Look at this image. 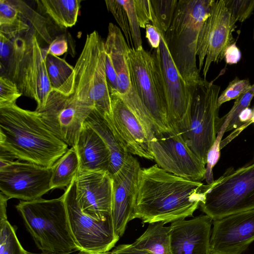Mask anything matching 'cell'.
<instances>
[{
	"label": "cell",
	"instance_id": "33",
	"mask_svg": "<svg viewBox=\"0 0 254 254\" xmlns=\"http://www.w3.org/2000/svg\"><path fill=\"white\" fill-rule=\"evenodd\" d=\"M254 97V84L252 85L247 92L236 99L232 108L227 113L229 116V121L226 132L239 127V115L244 109L249 107Z\"/></svg>",
	"mask_w": 254,
	"mask_h": 254
},
{
	"label": "cell",
	"instance_id": "38",
	"mask_svg": "<svg viewBox=\"0 0 254 254\" xmlns=\"http://www.w3.org/2000/svg\"><path fill=\"white\" fill-rule=\"evenodd\" d=\"M140 27L145 28L152 20L149 0H133Z\"/></svg>",
	"mask_w": 254,
	"mask_h": 254
},
{
	"label": "cell",
	"instance_id": "35",
	"mask_svg": "<svg viewBox=\"0 0 254 254\" xmlns=\"http://www.w3.org/2000/svg\"><path fill=\"white\" fill-rule=\"evenodd\" d=\"M225 5L236 21L244 22L254 10V0H224Z\"/></svg>",
	"mask_w": 254,
	"mask_h": 254
},
{
	"label": "cell",
	"instance_id": "41",
	"mask_svg": "<svg viewBox=\"0 0 254 254\" xmlns=\"http://www.w3.org/2000/svg\"><path fill=\"white\" fill-rule=\"evenodd\" d=\"M146 37L152 48L156 49L159 47L160 35L156 27L151 24L145 26Z\"/></svg>",
	"mask_w": 254,
	"mask_h": 254
},
{
	"label": "cell",
	"instance_id": "21",
	"mask_svg": "<svg viewBox=\"0 0 254 254\" xmlns=\"http://www.w3.org/2000/svg\"><path fill=\"white\" fill-rule=\"evenodd\" d=\"M74 148L79 160L78 170L109 171V151L99 135L85 122Z\"/></svg>",
	"mask_w": 254,
	"mask_h": 254
},
{
	"label": "cell",
	"instance_id": "12",
	"mask_svg": "<svg viewBox=\"0 0 254 254\" xmlns=\"http://www.w3.org/2000/svg\"><path fill=\"white\" fill-rule=\"evenodd\" d=\"M155 27L160 35V43L153 54L159 65L166 92L169 121L174 130L183 134L190 127V94L170 54L164 33Z\"/></svg>",
	"mask_w": 254,
	"mask_h": 254
},
{
	"label": "cell",
	"instance_id": "25",
	"mask_svg": "<svg viewBox=\"0 0 254 254\" xmlns=\"http://www.w3.org/2000/svg\"><path fill=\"white\" fill-rule=\"evenodd\" d=\"M165 223H149L146 231L132 245L151 254H171V227L164 226Z\"/></svg>",
	"mask_w": 254,
	"mask_h": 254
},
{
	"label": "cell",
	"instance_id": "16",
	"mask_svg": "<svg viewBox=\"0 0 254 254\" xmlns=\"http://www.w3.org/2000/svg\"><path fill=\"white\" fill-rule=\"evenodd\" d=\"M109 91L112 114L105 119L128 153L153 160L151 139L145 127L117 91Z\"/></svg>",
	"mask_w": 254,
	"mask_h": 254
},
{
	"label": "cell",
	"instance_id": "37",
	"mask_svg": "<svg viewBox=\"0 0 254 254\" xmlns=\"http://www.w3.org/2000/svg\"><path fill=\"white\" fill-rule=\"evenodd\" d=\"M22 95L16 83L8 77H0V107L16 103Z\"/></svg>",
	"mask_w": 254,
	"mask_h": 254
},
{
	"label": "cell",
	"instance_id": "39",
	"mask_svg": "<svg viewBox=\"0 0 254 254\" xmlns=\"http://www.w3.org/2000/svg\"><path fill=\"white\" fill-rule=\"evenodd\" d=\"M0 67L6 70L12 53V39H10L0 33Z\"/></svg>",
	"mask_w": 254,
	"mask_h": 254
},
{
	"label": "cell",
	"instance_id": "40",
	"mask_svg": "<svg viewBox=\"0 0 254 254\" xmlns=\"http://www.w3.org/2000/svg\"><path fill=\"white\" fill-rule=\"evenodd\" d=\"M68 50L67 40L63 36L53 40L46 53L54 56L59 57L66 53Z\"/></svg>",
	"mask_w": 254,
	"mask_h": 254
},
{
	"label": "cell",
	"instance_id": "43",
	"mask_svg": "<svg viewBox=\"0 0 254 254\" xmlns=\"http://www.w3.org/2000/svg\"><path fill=\"white\" fill-rule=\"evenodd\" d=\"M241 58V52L235 43L230 46L225 51L224 58L227 64H236L240 60Z\"/></svg>",
	"mask_w": 254,
	"mask_h": 254
},
{
	"label": "cell",
	"instance_id": "46",
	"mask_svg": "<svg viewBox=\"0 0 254 254\" xmlns=\"http://www.w3.org/2000/svg\"><path fill=\"white\" fill-rule=\"evenodd\" d=\"M249 123L250 124H252L253 123H254V110H253V115H252V119H251V120L249 121Z\"/></svg>",
	"mask_w": 254,
	"mask_h": 254
},
{
	"label": "cell",
	"instance_id": "42",
	"mask_svg": "<svg viewBox=\"0 0 254 254\" xmlns=\"http://www.w3.org/2000/svg\"><path fill=\"white\" fill-rule=\"evenodd\" d=\"M112 254H151L149 252L137 249L132 244H123L116 247L112 251Z\"/></svg>",
	"mask_w": 254,
	"mask_h": 254
},
{
	"label": "cell",
	"instance_id": "7",
	"mask_svg": "<svg viewBox=\"0 0 254 254\" xmlns=\"http://www.w3.org/2000/svg\"><path fill=\"white\" fill-rule=\"evenodd\" d=\"M131 86L146 110L154 135L174 131L168 119L166 92L158 63L142 47L127 55Z\"/></svg>",
	"mask_w": 254,
	"mask_h": 254
},
{
	"label": "cell",
	"instance_id": "17",
	"mask_svg": "<svg viewBox=\"0 0 254 254\" xmlns=\"http://www.w3.org/2000/svg\"><path fill=\"white\" fill-rule=\"evenodd\" d=\"M210 254H242L254 241V209L213 220Z\"/></svg>",
	"mask_w": 254,
	"mask_h": 254
},
{
	"label": "cell",
	"instance_id": "15",
	"mask_svg": "<svg viewBox=\"0 0 254 254\" xmlns=\"http://www.w3.org/2000/svg\"><path fill=\"white\" fill-rule=\"evenodd\" d=\"M52 174V167L12 161L0 168V192L23 201L41 198L51 190Z\"/></svg>",
	"mask_w": 254,
	"mask_h": 254
},
{
	"label": "cell",
	"instance_id": "30",
	"mask_svg": "<svg viewBox=\"0 0 254 254\" xmlns=\"http://www.w3.org/2000/svg\"><path fill=\"white\" fill-rule=\"evenodd\" d=\"M46 65L49 80L53 89L62 86L70 76L74 67L64 59L46 54Z\"/></svg>",
	"mask_w": 254,
	"mask_h": 254
},
{
	"label": "cell",
	"instance_id": "13",
	"mask_svg": "<svg viewBox=\"0 0 254 254\" xmlns=\"http://www.w3.org/2000/svg\"><path fill=\"white\" fill-rule=\"evenodd\" d=\"M93 110L71 95L51 90L38 115L49 129L70 147H75L81 127Z\"/></svg>",
	"mask_w": 254,
	"mask_h": 254
},
{
	"label": "cell",
	"instance_id": "9",
	"mask_svg": "<svg viewBox=\"0 0 254 254\" xmlns=\"http://www.w3.org/2000/svg\"><path fill=\"white\" fill-rule=\"evenodd\" d=\"M199 206L213 220L254 209V162L236 170L230 167L205 185Z\"/></svg>",
	"mask_w": 254,
	"mask_h": 254
},
{
	"label": "cell",
	"instance_id": "1",
	"mask_svg": "<svg viewBox=\"0 0 254 254\" xmlns=\"http://www.w3.org/2000/svg\"><path fill=\"white\" fill-rule=\"evenodd\" d=\"M204 196L201 182L175 175L157 164L141 168L132 219L166 224L191 217Z\"/></svg>",
	"mask_w": 254,
	"mask_h": 254
},
{
	"label": "cell",
	"instance_id": "3",
	"mask_svg": "<svg viewBox=\"0 0 254 254\" xmlns=\"http://www.w3.org/2000/svg\"><path fill=\"white\" fill-rule=\"evenodd\" d=\"M104 41L94 30L86 35L74 70L58 91L71 95L104 118L112 114L111 100L105 69Z\"/></svg>",
	"mask_w": 254,
	"mask_h": 254
},
{
	"label": "cell",
	"instance_id": "44",
	"mask_svg": "<svg viewBox=\"0 0 254 254\" xmlns=\"http://www.w3.org/2000/svg\"><path fill=\"white\" fill-rule=\"evenodd\" d=\"M253 110L249 107L244 109L239 117V127L245 123L249 122L252 119Z\"/></svg>",
	"mask_w": 254,
	"mask_h": 254
},
{
	"label": "cell",
	"instance_id": "22",
	"mask_svg": "<svg viewBox=\"0 0 254 254\" xmlns=\"http://www.w3.org/2000/svg\"><path fill=\"white\" fill-rule=\"evenodd\" d=\"M104 49L117 75V92L121 95L126 94L131 87L127 61L130 48L120 28L112 23L109 24Z\"/></svg>",
	"mask_w": 254,
	"mask_h": 254
},
{
	"label": "cell",
	"instance_id": "45",
	"mask_svg": "<svg viewBox=\"0 0 254 254\" xmlns=\"http://www.w3.org/2000/svg\"><path fill=\"white\" fill-rule=\"evenodd\" d=\"M106 253H102V254H105ZM28 254H44V253H40V254H37V253H30V252H28ZM76 254H91V253H85V252H80L79 253Z\"/></svg>",
	"mask_w": 254,
	"mask_h": 254
},
{
	"label": "cell",
	"instance_id": "31",
	"mask_svg": "<svg viewBox=\"0 0 254 254\" xmlns=\"http://www.w3.org/2000/svg\"><path fill=\"white\" fill-rule=\"evenodd\" d=\"M105 2L108 10L113 14L123 32L129 47L134 48L129 22L124 7L117 0H107Z\"/></svg>",
	"mask_w": 254,
	"mask_h": 254
},
{
	"label": "cell",
	"instance_id": "8",
	"mask_svg": "<svg viewBox=\"0 0 254 254\" xmlns=\"http://www.w3.org/2000/svg\"><path fill=\"white\" fill-rule=\"evenodd\" d=\"M188 87L190 94V127L183 135L193 152L206 165L208 152L225 121L224 117H219L220 87L202 78Z\"/></svg>",
	"mask_w": 254,
	"mask_h": 254
},
{
	"label": "cell",
	"instance_id": "26",
	"mask_svg": "<svg viewBox=\"0 0 254 254\" xmlns=\"http://www.w3.org/2000/svg\"><path fill=\"white\" fill-rule=\"evenodd\" d=\"M78 169L76 151L70 147L52 166L51 190L67 188L75 178Z\"/></svg>",
	"mask_w": 254,
	"mask_h": 254
},
{
	"label": "cell",
	"instance_id": "19",
	"mask_svg": "<svg viewBox=\"0 0 254 254\" xmlns=\"http://www.w3.org/2000/svg\"><path fill=\"white\" fill-rule=\"evenodd\" d=\"M140 169L137 160L129 153L120 170L112 175L111 216L115 232L120 237L132 220Z\"/></svg>",
	"mask_w": 254,
	"mask_h": 254
},
{
	"label": "cell",
	"instance_id": "36",
	"mask_svg": "<svg viewBox=\"0 0 254 254\" xmlns=\"http://www.w3.org/2000/svg\"><path fill=\"white\" fill-rule=\"evenodd\" d=\"M128 18L134 48L137 49L142 46V39L133 0H120Z\"/></svg>",
	"mask_w": 254,
	"mask_h": 254
},
{
	"label": "cell",
	"instance_id": "11",
	"mask_svg": "<svg viewBox=\"0 0 254 254\" xmlns=\"http://www.w3.org/2000/svg\"><path fill=\"white\" fill-rule=\"evenodd\" d=\"M236 22L228 10L224 0H213L209 15L200 31L197 46L199 72L204 64V79L211 64L222 61L227 49L235 43L233 33L237 27Z\"/></svg>",
	"mask_w": 254,
	"mask_h": 254
},
{
	"label": "cell",
	"instance_id": "47",
	"mask_svg": "<svg viewBox=\"0 0 254 254\" xmlns=\"http://www.w3.org/2000/svg\"><path fill=\"white\" fill-rule=\"evenodd\" d=\"M253 40H254V31H253Z\"/></svg>",
	"mask_w": 254,
	"mask_h": 254
},
{
	"label": "cell",
	"instance_id": "2",
	"mask_svg": "<svg viewBox=\"0 0 254 254\" xmlns=\"http://www.w3.org/2000/svg\"><path fill=\"white\" fill-rule=\"evenodd\" d=\"M0 149L17 160L51 167L68 149L38 112L16 103L0 107Z\"/></svg>",
	"mask_w": 254,
	"mask_h": 254
},
{
	"label": "cell",
	"instance_id": "4",
	"mask_svg": "<svg viewBox=\"0 0 254 254\" xmlns=\"http://www.w3.org/2000/svg\"><path fill=\"white\" fill-rule=\"evenodd\" d=\"M212 1L179 0L172 23L164 34L170 54L188 86L201 78L196 66L197 46Z\"/></svg>",
	"mask_w": 254,
	"mask_h": 254
},
{
	"label": "cell",
	"instance_id": "5",
	"mask_svg": "<svg viewBox=\"0 0 254 254\" xmlns=\"http://www.w3.org/2000/svg\"><path fill=\"white\" fill-rule=\"evenodd\" d=\"M15 207L42 253L71 254L79 251L70 230L63 195L52 199L41 197L20 200Z\"/></svg>",
	"mask_w": 254,
	"mask_h": 254
},
{
	"label": "cell",
	"instance_id": "28",
	"mask_svg": "<svg viewBox=\"0 0 254 254\" xmlns=\"http://www.w3.org/2000/svg\"><path fill=\"white\" fill-rule=\"evenodd\" d=\"M29 27L11 0H0V32L12 39L28 31Z\"/></svg>",
	"mask_w": 254,
	"mask_h": 254
},
{
	"label": "cell",
	"instance_id": "27",
	"mask_svg": "<svg viewBox=\"0 0 254 254\" xmlns=\"http://www.w3.org/2000/svg\"><path fill=\"white\" fill-rule=\"evenodd\" d=\"M9 198L0 194V254H28L21 246L16 234L15 227L11 225L6 214Z\"/></svg>",
	"mask_w": 254,
	"mask_h": 254
},
{
	"label": "cell",
	"instance_id": "29",
	"mask_svg": "<svg viewBox=\"0 0 254 254\" xmlns=\"http://www.w3.org/2000/svg\"><path fill=\"white\" fill-rule=\"evenodd\" d=\"M152 25L164 33L169 28L176 10L178 0H149Z\"/></svg>",
	"mask_w": 254,
	"mask_h": 254
},
{
	"label": "cell",
	"instance_id": "18",
	"mask_svg": "<svg viewBox=\"0 0 254 254\" xmlns=\"http://www.w3.org/2000/svg\"><path fill=\"white\" fill-rule=\"evenodd\" d=\"M76 198L84 213L98 220L111 217L112 178L108 171L78 170Z\"/></svg>",
	"mask_w": 254,
	"mask_h": 254
},
{
	"label": "cell",
	"instance_id": "34",
	"mask_svg": "<svg viewBox=\"0 0 254 254\" xmlns=\"http://www.w3.org/2000/svg\"><path fill=\"white\" fill-rule=\"evenodd\" d=\"M252 85L248 79H240L236 77L232 80L218 99V106L220 107L223 103L236 99L247 92Z\"/></svg>",
	"mask_w": 254,
	"mask_h": 254
},
{
	"label": "cell",
	"instance_id": "24",
	"mask_svg": "<svg viewBox=\"0 0 254 254\" xmlns=\"http://www.w3.org/2000/svg\"><path fill=\"white\" fill-rule=\"evenodd\" d=\"M38 9L63 28L73 26L79 15L80 0H37Z\"/></svg>",
	"mask_w": 254,
	"mask_h": 254
},
{
	"label": "cell",
	"instance_id": "14",
	"mask_svg": "<svg viewBox=\"0 0 254 254\" xmlns=\"http://www.w3.org/2000/svg\"><path fill=\"white\" fill-rule=\"evenodd\" d=\"M153 160L166 171L197 182L205 179L206 167L188 145L183 134L174 130L155 135L150 141Z\"/></svg>",
	"mask_w": 254,
	"mask_h": 254
},
{
	"label": "cell",
	"instance_id": "23",
	"mask_svg": "<svg viewBox=\"0 0 254 254\" xmlns=\"http://www.w3.org/2000/svg\"><path fill=\"white\" fill-rule=\"evenodd\" d=\"M101 137L110 155L109 172L111 175L116 173L123 165L128 153L123 147L113 130L97 112L93 110L85 121Z\"/></svg>",
	"mask_w": 254,
	"mask_h": 254
},
{
	"label": "cell",
	"instance_id": "10",
	"mask_svg": "<svg viewBox=\"0 0 254 254\" xmlns=\"http://www.w3.org/2000/svg\"><path fill=\"white\" fill-rule=\"evenodd\" d=\"M75 179L63 196L70 230L78 250L95 254L110 252L120 238L115 232L112 216L105 220H98L83 212L76 198Z\"/></svg>",
	"mask_w": 254,
	"mask_h": 254
},
{
	"label": "cell",
	"instance_id": "6",
	"mask_svg": "<svg viewBox=\"0 0 254 254\" xmlns=\"http://www.w3.org/2000/svg\"><path fill=\"white\" fill-rule=\"evenodd\" d=\"M12 53L6 67L8 77L22 95L34 99L36 111L45 107L52 90L46 65V50H43L33 30L12 39Z\"/></svg>",
	"mask_w": 254,
	"mask_h": 254
},
{
	"label": "cell",
	"instance_id": "32",
	"mask_svg": "<svg viewBox=\"0 0 254 254\" xmlns=\"http://www.w3.org/2000/svg\"><path fill=\"white\" fill-rule=\"evenodd\" d=\"M225 121L222 125L218 134L216 140L208 152L206 164V173L205 179L207 184H211L214 180L213 179V169L218 162L220 157V143L222 136L226 132V129L229 123V117L228 115L224 116Z\"/></svg>",
	"mask_w": 254,
	"mask_h": 254
},
{
	"label": "cell",
	"instance_id": "20",
	"mask_svg": "<svg viewBox=\"0 0 254 254\" xmlns=\"http://www.w3.org/2000/svg\"><path fill=\"white\" fill-rule=\"evenodd\" d=\"M212 222L206 214L173 222L170 225L171 254H210Z\"/></svg>",
	"mask_w": 254,
	"mask_h": 254
}]
</instances>
